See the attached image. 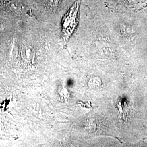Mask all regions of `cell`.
Returning <instances> with one entry per match:
<instances>
[{"label":"cell","mask_w":147,"mask_h":147,"mask_svg":"<svg viewBox=\"0 0 147 147\" xmlns=\"http://www.w3.org/2000/svg\"><path fill=\"white\" fill-rule=\"evenodd\" d=\"M3 1V0H0V2H1V1Z\"/></svg>","instance_id":"obj_4"},{"label":"cell","mask_w":147,"mask_h":147,"mask_svg":"<svg viewBox=\"0 0 147 147\" xmlns=\"http://www.w3.org/2000/svg\"><path fill=\"white\" fill-rule=\"evenodd\" d=\"M81 0H75L68 8L62 19V33L64 42H66L73 33L79 24Z\"/></svg>","instance_id":"obj_1"},{"label":"cell","mask_w":147,"mask_h":147,"mask_svg":"<svg viewBox=\"0 0 147 147\" xmlns=\"http://www.w3.org/2000/svg\"><path fill=\"white\" fill-rule=\"evenodd\" d=\"M141 13H143V14H144L145 16H147V7H146V8L143 11H141Z\"/></svg>","instance_id":"obj_3"},{"label":"cell","mask_w":147,"mask_h":147,"mask_svg":"<svg viewBox=\"0 0 147 147\" xmlns=\"http://www.w3.org/2000/svg\"><path fill=\"white\" fill-rule=\"evenodd\" d=\"M111 11L117 12L140 13L147 6V0H102Z\"/></svg>","instance_id":"obj_2"}]
</instances>
